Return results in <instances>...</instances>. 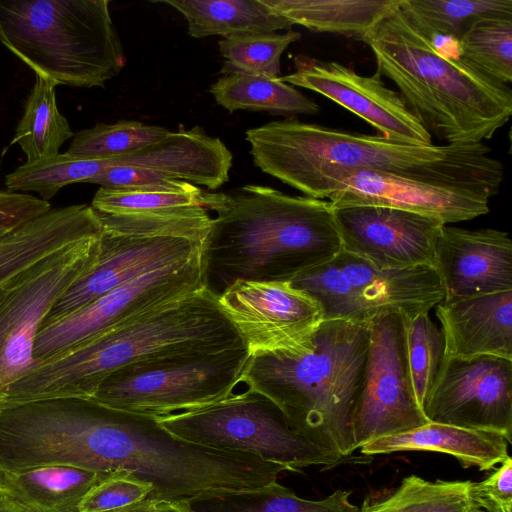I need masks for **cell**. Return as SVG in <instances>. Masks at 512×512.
<instances>
[{
	"mask_svg": "<svg viewBox=\"0 0 512 512\" xmlns=\"http://www.w3.org/2000/svg\"><path fill=\"white\" fill-rule=\"evenodd\" d=\"M246 141L258 168L315 199H329L349 174L363 171L496 189L504 178L483 142L416 145L291 118L248 129Z\"/></svg>",
	"mask_w": 512,
	"mask_h": 512,
	"instance_id": "cell-1",
	"label": "cell"
},
{
	"mask_svg": "<svg viewBox=\"0 0 512 512\" xmlns=\"http://www.w3.org/2000/svg\"><path fill=\"white\" fill-rule=\"evenodd\" d=\"M211 225L203 244L206 288L219 296L238 280L291 281L341 250L328 200L248 184L203 191Z\"/></svg>",
	"mask_w": 512,
	"mask_h": 512,
	"instance_id": "cell-2",
	"label": "cell"
},
{
	"mask_svg": "<svg viewBox=\"0 0 512 512\" xmlns=\"http://www.w3.org/2000/svg\"><path fill=\"white\" fill-rule=\"evenodd\" d=\"M242 346L246 345L218 296L204 287L38 362L9 387L1 407L92 398L99 385L120 369Z\"/></svg>",
	"mask_w": 512,
	"mask_h": 512,
	"instance_id": "cell-3",
	"label": "cell"
},
{
	"mask_svg": "<svg viewBox=\"0 0 512 512\" xmlns=\"http://www.w3.org/2000/svg\"><path fill=\"white\" fill-rule=\"evenodd\" d=\"M368 346L369 325L324 320L297 348L250 354L241 383L273 401L305 439L344 459L355 451Z\"/></svg>",
	"mask_w": 512,
	"mask_h": 512,
	"instance_id": "cell-4",
	"label": "cell"
},
{
	"mask_svg": "<svg viewBox=\"0 0 512 512\" xmlns=\"http://www.w3.org/2000/svg\"><path fill=\"white\" fill-rule=\"evenodd\" d=\"M399 6L363 40L374 54L376 72L396 85L431 136L450 145L490 139L511 117L510 87L444 54Z\"/></svg>",
	"mask_w": 512,
	"mask_h": 512,
	"instance_id": "cell-5",
	"label": "cell"
},
{
	"mask_svg": "<svg viewBox=\"0 0 512 512\" xmlns=\"http://www.w3.org/2000/svg\"><path fill=\"white\" fill-rule=\"evenodd\" d=\"M108 0H0V42L56 85L101 87L126 56Z\"/></svg>",
	"mask_w": 512,
	"mask_h": 512,
	"instance_id": "cell-6",
	"label": "cell"
},
{
	"mask_svg": "<svg viewBox=\"0 0 512 512\" xmlns=\"http://www.w3.org/2000/svg\"><path fill=\"white\" fill-rule=\"evenodd\" d=\"M157 419L185 441L251 454L289 471L329 469L343 460L297 433L273 401L248 387L210 405Z\"/></svg>",
	"mask_w": 512,
	"mask_h": 512,
	"instance_id": "cell-7",
	"label": "cell"
},
{
	"mask_svg": "<svg viewBox=\"0 0 512 512\" xmlns=\"http://www.w3.org/2000/svg\"><path fill=\"white\" fill-rule=\"evenodd\" d=\"M290 283L319 303L324 320L361 325L391 314L429 313L444 299L434 267L381 269L344 250Z\"/></svg>",
	"mask_w": 512,
	"mask_h": 512,
	"instance_id": "cell-8",
	"label": "cell"
},
{
	"mask_svg": "<svg viewBox=\"0 0 512 512\" xmlns=\"http://www.w3.org/2000/svg\"><path fill=\"white\" fill-rule=\"evenodd\" d=\"M249 357L242 346L123 368L110 374L92 398L156 418L191 411L234 392Z\"/></svg>",
	"mask_w": 512,
	"mask_h": 512,
	"instance_id": "cell-9",
	"label": "cell"
},
{
	"mask_svg": "<svg viewBox=\"0 0 512 512\" xmlns=\"http://www.w3.org/2000/svg\"><path fill=\"white\" fill-rule=\"evenodd\" d=\"M100 236L65 247L0 287V406L36 362L35 338L60 297L96 261Z\"/></svg>",
	"mask_w": 512,
	"mask_h": 512,
	"instance_id": "cell-10",
	"label": "cell"
},
{
	"mask_svg": "<svg viewBox=\"0 0 512 512\" xmlns=\"http://www.w3.org/2000/svg\"><path fill=\"white\" fill-rule=\"evenodd\" d=\"M206 287L203 249L193 257L151 270L73 314L42 327L36 362L52 358L154 307Z\"/></svg>",
	"mask_w": 512,
	"mask_h": 512,
	"instance_id": "cell-11",
	"label": "cell"
},
{
	"mask_svg": "<svg viewBox=\"0 0 512 512\" xmlns=\"http://www.w3.org/2000/svg\"><path fill=\"white\" fill-rule=\"evenodd\" d=\"M428 423L413 391L402 315L369 323V346L352 421L354 449L372 440Z\"/></svg>",
	"mask_w": 512,
	"mask_h": 512,
	"instance_id": "cell-12",
	"label": "cell"
},
{
	"mask_svg": "<svg viewBox=\"0 0 512 512\" xmlns=\"http://www.w3.org/2000/svg\"><path fill=\"white\" fill-rule=\"evenodd\" d=\"M428 422L492 432L512 442V360L444 358L423 405Z\"/></svg>",
	"mask_w": 512,
	"mask_h": 512,
	"instance_id": "cell-13",
	"label": "cell"
},
{
	"mask_svg": "<svg viewBox=\"0 0 512 512\" xmlns=\"http://www.w3.org/2000/svg\"><path fill=\"white\" fill-rule=\"evenodd\" d=\"M218 300L250 354L297 348L324 321L319 303L289 281L238 280Z\"/></svg>",
	"mask_w": 512,
	"mask_h": 512,
	"instance_id": "cell-14",
	"label": "cell"
},
{
	"mask_svg": "<svg viewBox=\"0 0 512 512\" xmlns=\"http://www.w3.org/2000/svg\"><path fill=\"white\" fill-rule=\"evenodd\" d=\"M498 191L477 183L434 181L363 171L349 174L328 201L333 208H396L449 225L487 214L489 200Z\"/></svg>",
	"mask_w": 512,
	"mask_h": 512,
	"instance_id": "cell-15",
	"label": "cell"
},
{
	"mask_svg": "<svg viewBox=\"0 0 512 512\" xmlns=\"http://www.w3.org/2000/svg\"><path fill=\"white\" fill-rule=\"evenodd\" d=\"M280 79L334 101L387 139L416 145L433 144L432 136L408 110L400 94L388 88L377 72L363 76L335 61L298 56L295 71Z\"/></svg>",
	"mask_w": 512,
	"mask_h": 512,
	"instance_id": "cell-16",
	"label": "cell"
},
{
	"mask_svg": "<svg viewBox=\"0 0 512 512\" xmlns=\"http://www.w3.org/2000/svg\"><path fill=\"white\" fill-rule=\"evenodd\" d=\"M203 244L187 238L131 235L102 227L96 261L54 304L42 327L151 270L193 257L203 249Z\"/></svg>",
	"mask_w": 512,
	"mask_h": 512,
	"instance_id": "cell-17",
	"label": "cell"
},
{
	"mask_svg": "<svg viewBox=\"0 0 512 512\" xmlns=\"http://www.w3.org/2000/svg\"><path fill=\"white\" fill-rule=\"evenodd\" d=\"M334 216L342 250L381 269L434 267L440 220L381 206L334 208Z\"/></svg>",
	"mask_w": 512,
	"mask_h": 512,
	"instance_id": "cell-18",
	"label": "cell"
},
{
	"mask_svg": "<svg viewBox=\"0 0 512 512\" xmlns=\"http://www.w3.org/2000/svg\"><path fill=\"white\" fill-rule=\"evenodd\" d=\"M434 268L444 299L512 291V242L496 229L467 230L443 225Z\"/></svg>",
	"mask_w": 512,
	"mask_h": 512,
	"instance_id": "cell-19",
	"label": "cell"
},
{
	"mask_svg": "<svg viewBox=\"0 0 512 512\" xmlns=\"http://www.w3.org/2000/svg\"><path fill=\"white\" fill-rule=\"evenodd\" d=\"M435 307L444 358L512 360V291L442 300Z\"/></svg>",
	"mask_w": 512,
	"mask_h": 512,
	"instance_id": "cell-20",
	"label": "cell"
},
{
	"mask_svg": "<svg viewBox=\"0 0 512 512\" xmlns=\"http://www.w3.org/2000/svg\"><path fill=\"white\" fill-rule=\"evenodd\" d=\"M101 233L88 204L51 208L5 232L0 237V287L47 256Z\"/></svg>",
	"mask_w": 512,
	"mask_h": 512,
	"instance_id": "cell-21",
	"label": "cell"
},
{
	"mask_svg": "<svg viewBox=\"0 0 512 512\" xmlns=\"http://www.w3.org/2000/svg\"><path fill=\"white\" fill-rule=\"evenodd\" d=\"M233 156L225 144L200 127L171 132L113 165L149 168L176 180L215 190L229 180Z\"/></svg>",
	"mask_w": 512,
	"mask_h": 512,
	"instance_id": "cell-22",
	"label": "cell"
},
{
	"mask_svg": "<svg viewBox=\"0 0 512 512\" xmlns=\"http://www.w3.org/2000/svg\"><path fill=\"white\" fill-rule=\"evenodd\" d=\"M511 444L502 435L428 422L405 433L381 437L360 447L372 456L401 451H430L455 457L464 468L489 471L508 456Z\"/></svg>",
	"mask_w": 512,
	"mask_h": 512,
	"instance_id": "cell-23",
	"label": "cell"
},
{
	"mask_svg": "<svg viewBox=\"0 0 512 512\" xmlns=\"http://www.w3.org/2000/svg\"><path fill=\"white\" fill-rule=\"evenodd\" d=\"M180 12L195 38H225L276 33L293 26L262 0H162L154 1Z\"/></svg>",
	"mask_w": 512,
	"mask_h": 512,
	"instance_id": "cell-24",
	"label": "cell"
},
{
	"mask_svg": "<svg viewBox=\"0 0 512 512\" xmlns=\"http://www.w3.org/2000/svg\"><path fill=\"white\" fill-rule=\"evenodd\" d=\"M112 473L46 465L0 472V485L37 512H79L88 492Z\"/></svg>",
	"mask_w": 512,
	"mask_h": 512,
	"instance_id": "cell-25",
	"label": "cell"
},
{
	"mask_svg": "<svg viewBox=\"0 0 512 512\" xmlns=\"http://www.w3.org/2000/svg\"><path fill=\"white\" fill-rule=\"evenodd\" d=\"M292 25L363 41L401 0H262Z\"/></svg>",
	"mask_w": 512,
	"mask_h": 512,
	"instance_id": "cell-26",
	"label": "cell"
},
{
	"mask_svg": "<svg viewBox=\"0 0 512 512\" xmlns=\"http://www.w3.org/2000/svg\"><path fill=\"white\" fill-rule=\"evenodd\" d=\"M351 491L335 490L321 500H307L274 481L242 490H219L185 502L190 512H361Z\"/></svg>",
	"mask_w": 512,
	"mask_h": 512,
	"instance_id": "cell-27",
	"label": "cell"
},
{
	"mask_svg": "<svg viewBox=\"0 0 512 512\" xmlns=\"http://www.w3.org/2000/svg\"><path fill=\"white\" fill-rule=\"evenodd\" d=\"M216 102L229 112L250 110L272 115H315L319 105L280 77L230 74L210 88Z\"/></svg>",
	"mask_w": 512,
	"mask_h": 512,
	"instance_id": "cell-28",
	"label": "cell"
},
{
	"mask_svg": "<svg viewBox=\"0 0 512 512\" xmlns=\"http://www.w3.org/2000/svg\"><path fill=\"white\" fill-rule=\"evenodd\" d=\"M457 57L488 79L512 81V13L492 12L466 22L457 40Z\"/></svg>",
	"mask_w": 512,
	"mask_h": 512,
	"instance_id": "cell-29",
	"label": "cell"
},
{
	"mask_svg": "<svg viewBox=\"0 0 512 512\" xmlns=\"http://www.w3.org/2000/svg\"><path fill=\"white\" fill-rule=\"evenodd\" d=\"M56 86L54 82L36 75L27 97L12 140V144L18 143L21 147L27 162L58 155L62 144L74 136L67 119L58 110Z\"/></svg>",
	"mask_w": 512,
	"mask_h": 512,
	"instance_id": "cell-30",
	"label": "cell"
},
{
	"mask_svg": "<svg viewBox=\"0 0 512 512\" xmlns=\"http://www.w3.org/2000/svg\"><path fill=\"white\" fill-rule=\"evenodd\" d=\"M111 166L112 160L79 158L59 153L34 162L26 161L6 175L5 186L13 192H37L42 200L49 202L62 187L88 183Z\"/></svg>",
	"mask_w": 512,
	"mask_h": 512,
	"instance_id": "cell-31",
	"label": "cell"
},
{
	"mask_svg": "<svg viewBox=\"0 0 512 512\" xmlns=\"http://www.w3.org/2000/svg\"><path fill=\"white\" fill-rule=\"evenodd\" d=\"M472 481H429L416 475L405 477L389 497L361 512H471L469 489Z\"/></svg>",
	"mask_w": 512,
	"mask_h": 512,
	"instance_id": "cell-32",
	"label": "cell"
},
{
	"mask_svg": "<svg viewBox=\"0 0 512 512\" xmlns=\"http://www.w3.org/2000/svg\"><path fill=\"white\" fill-rule=\"evenodd\" d=\"M169 133L165 127L136 120L97 123L92 128L75 133L65 153L72 157L113 160L131 155Z\"/></svg>",
	"mask_w": 512,
	"mask_h": 512,
	"instance_id": "cell-33",
	"label": "cell"
},
{
	"mask_svg": "<svg viewBox=\"0 0 512 512\" xmlns=\"http://www.w3.org/2000/svg\"><path fill=\"white\" fill-rule=\"evenodd\" d=\"M399 7L427 37L457 41L471 18L492 12L512 13V0H401Z\"/></svg>",
	"mask_w": 512,
	"mask_h": 512,
	"instance_id": "cell-34",
	"label": "cell"
},
{
	"mask_svg": "<svg viewBox=\"0 0 512 512\" xmlns=\"http://www.w3.org/2000/svg\"><path fill=\"white\" fill-rule=\"evenodd\" d=\"M301 38L299 32L269 33L225 38L218 42L225 58L220 72L224 75L245 74L277 78L280 58L288 46Z\"/></svg>",
	"mask_w": 512,
	"mask_h": 512,
	"instance_id": "cell-35",
	"label": "cell"
},
{
	"mask_svg": "<svg viewBox=\"0 0 512 512\" xmlns=\"http://www.w3.org/2000/svg\"><path fill=\"white\" fill-rule=\"evenodd\" d=\"M403 319L411 384L422 409L444 360V337L441 329L430 319L429 313L403 316Z\"/></svg>",
	"mask_w": 512,
	"mask_h": 512,
	"instance_id": "cell-36",
	"label": "cell"
},
{
	"mask_svg": "<svg viewBox=\"0 0 512 512\" xmlns=\"http://www.w3.org/2000/svg\"><path fill=\"white\" fill-rule=\"evenodd\" d=\"M203 190L196 193H166L112 190L100 187L91 207L113 215L155 214L201 204Z\"/></svg>",
	"mask_w": 512,
	"mask_h": 512,
	"instance_id": "cell-37",
	"label": "cell"
},
{
	"mask_svg": "<svg viewBox=\"0 0 512 512\" xmlns=\"http://www.w3.org/2000/svg\"><path fill=\"white\" fill-rule=\"evenodd\" d=\"M88 183L106 189L141 192L196 193L202 190L155 170L133 165H113Z\"/></svg>",
	"mask_w": 512,
	"mask_h": 512,
	"instance_id": "cell-38",
	"label": "cell"
},
{
	"mask_svg": "<svg viewBox=\"0 0 512 512\" xmlns=\"http://www.w3.org/2000/svg\"><path fill=\"white\" fill-rule=\"evenodd\" d=\"M152 491L150 483L128 472L116 471L88 492L79 512H102L125 507L147 499Z\"/></svg>",
	"mask_w": 512,
	"mask_h": 512,
	"instance_id": "cell-39",
	"label": "cell"
},
{
	"mask_svg": "<svg viewBox=\"0 0 512 512\" xmlns=\"http://www.w3.org/2000/svg\"><path fill=\"white\" fill-rule=\"evenodd\" d=\"M473 505L488 512H512V459L508 456L499 468L481 482H471Z\"/></svg>",
	"mask_w": 512,
	"mask_h": 512,
	"instance_id": "cell-40",
	"label": "cell"
},
{
	"mask_svg": "<svg viewBox=\"0 0 512 512\" xmlns=\"http://www.w3.org/2000/svg\"><path fill=\"white\" fill-rule=\"evenodd\" d=\"M51 209L49 202L28 193L0 190V230H10Z\"/></svg>",
	"mask_w": 512,
	"mask_h": 512,
	"instance_id": "cell-41",
	"label": "cell"
},
{
	"mask_svg": "<svg viewBox=\"0 0 512 512\" xmlns=\"http://www.w3.org/2000/svg\"><path fill=\"white\" fill-rule=\"evenodd\" d=\"M0 512H37L0 485Z\"/></svg>",
	"mask_w": 512,
	"mask_h": 512,
	"instance_id": "cell-42",
	"label": "cell"
},
{
	"mask_svg": "<svg viewBox=\"0 0 512 512\" xmlns=\"http://www.w3.org/2000/svg\"><path fill=\"white\" fill-rule=\"evenodd\" d=\"M160 503L159 501L145 499L135 504L102 512H156Z\"/></svg>",
	"mask_w": 512,
	"mask_h": 512,
	"instance_id": "cell-43",
	"label": "cell"
},
{
	"mask_svg": "<svg viewBox=\"0 0 512 512\" xmlns=\"http://www.w3.org/2000/svg\"><path fill=\"white\" fill-rule=\"evenodd\" d=\"M156 512H190L185 502H161Z\"/></svg>",
	"mask_w": 512,
	"mask_h": 512,
	"instance_id": "cell-44",
	"label": "cell"
},
{
	"mask_svg": "<svg viewBox=\"0 0 512 512\" xmlns=\"http://www.w3.org/2000/svg\"><path fill=\"white\" fill-rule=\"evenodd\" d=\"M10 230H11V229H10ZM7 231H9V230H0V237H1L5 232H7Z\"/></svg>",
	"mask_w": 512,
	"mask_h": 512,
	"instance_id": "cell-45",
	"label": "cell"
},
{
	"mask_svg": "<svg viewBox=\"0 0 512 512\" xmlns=\"http://www.w3.org/2000/svg\"><path fill=\"white\" fill-rule=\"evenodd\" d=\"M471 512H483L482 510H479V509H476V510H473Z\"/></svg>",
	"mask_w": 512,
	"mask_h": 512,
	"instance_id": "cell-46",
	"label": "cell"
}]
</instances>
